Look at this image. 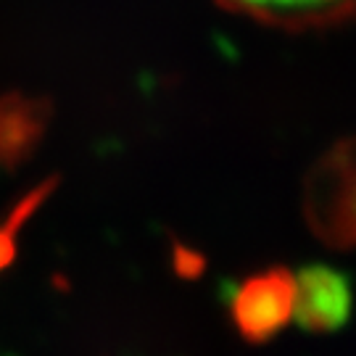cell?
<instances>
[{
	"mask_svg": "<svg viewBox=\"0 0 356 356\" xmlns=\"http://www.w3.org/2000/svg\"><path fill=\"white\" fill-rule=\"evenodd\" d=\"M243 11L269 16V19H291V16H314V13H330L348 8L354 0H225Z\"/></svg>",
	"mask_w": 356,
	"mask_h": 356,
	"instance_id": "cell-4",
	"label": "cell"
},
{
	"mask_svg": "<svg viewBox=\"0 0 356 356\" xmlns=\"http://www.w3.org/2000/svg\"><path fill=\"white\" fill-rule=\"evenodd\" d=\"M351 282L327 264H309L296 275L293 319L306 332H335L351 319Z\"/></svg>",
	"mask_w": 356,
	"mask_h": 356,
	"instance_id": "cell-3",
	"label": "cell"
},
{
	"mask_svg": "<svg viewBox=\"0 0 356 356\" xmlns=\"http://www.w3.org/2000/svg\"><path fill=\"white\" fill-rule=\"evenodd\" d=\"M296 275L285 267L256 272L235 288L229 298V319L245 343H269L293 317Z\"/></svg>",
	"mask_w": 356,
	"mask_h": 356,
	"instance_id": "cell-2",
	"label": "cell"
},
{
	"mask_svg": "<svg viewBox=\"0 0 356 356\" xmlns=\"http://www.w3.org/2000/svg\"><path fill=\"white\" fill-rule=\"evenodd\" d=\"M40 127L32 114H0V166H11L24 159Z\"/></svg>",
	"mask_w": 356,
	"mask_h": 356,
	"instance_id": "cell-5",
	"label": "cell"
},
{
	"mask_svg": "<svg viewBox=\"0 0 356 356\" xmlns=\"http://www.w3.org/2000/svg\"><path fill=\"white\" fill-rule=\"evenodd\" d=\"M306 222L330 248H356V138L335 145L306 177Z\"/></svg>",
	"mask_w": 356,
	"mask_h": 356,
	"instance_id": "cell-1",
	"label": "cell"
}]
</instances>
